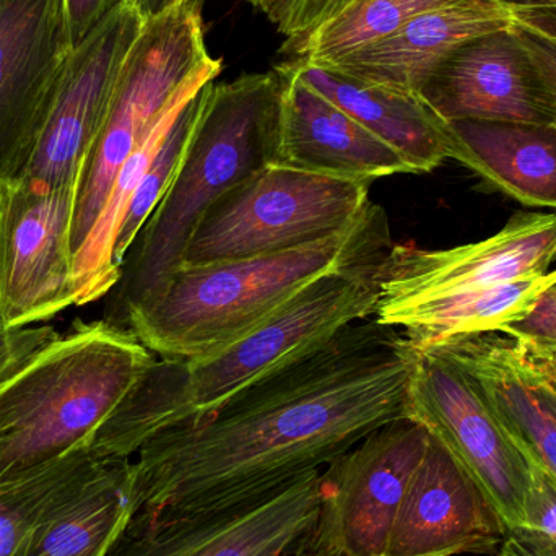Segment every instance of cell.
Returning a JSON list of instances; mask_svg holds the SVG:
<instances>
[{
	"label": "cell",
	"mask_w": 556,
	"mask_h": 556,
	"mask_svg": "<svg viewBox=\"0 0 556 556\" xmlns=\"http://www.w3.org/2000/svg\"><path fill=\"white\" fill-rule=\"evenodd\" d=\"M450 124L453 160L521 204L556 208V124Z\"/></svg>",
	"instance_id": "cell-21"
},
{
	"label": "cell",
	"mask_w": 556,
	"mask_h": 556,
	"mask_svg": "<svg viewBox=\"0 0 556 556\" xmlns=\"http://www.w3.org/2000/svg\"><path fill=\"white\" fill-rule=\"evenodd\" d=\"M294 556H306V555H294Z\"/></svg>",
	"instance_id": "cell-39"
},
{
	"label": "cell",
	"mask_w": 556,
	"mask_h": 556,
	"mask_svg": "<svg viewBox=\"0 0 556 556\" xmlns=\"http://www.w3.org/2000/svg\"><path fill=\"white\" fill-rule=\"evenodd\" d=\"M222 71L224 61L205 45L199 0H185L143 22L78 195L74 253L93 227L130 153L169 108L215 81Z\"/></svg>",
	"instance_id": "cell-6"
},
{
	"label": "cell",
	"mask_w": 556,
	"mask_h": 556,
	"mask_svg": "<svg viewBox=\"0 0 556 556\" xmlns=\"http://www.w3.org/2000/svg\"><path fill=\"white\" fill-rule=\"evenodd\" d=\"M126 0H65L72 46L80 42L111 10Z\"/></svg>",
	"instance_id": "cell-32"
},
{
	"label": "cell",
	"mask_w": 556,
	"mask_h": 556,
	"mask_svg": "<svg viewBox=\"0 0 556 556\" xmlns=\"http://www.w3.org/2000/svg\"><path fill=\"white\" fill-rule=\"evenodd\" d=\"M353 0H287L274 22L285 41H296L342 12Z\"/></svg>",
	"instance_id": "cell-29"
},
{
	"label": "cell",
	"mask_w": 556,
	"mask_h": 556,
	"mask_svg": "<svg viewBox=\"0 0 556 556\" xmlns=\"http://www.w3.org/2000/svg\"><path fill=\"white\" fill-rule=\"evenodd\" d=\"M450 0H353L342 12L296 41H285L281 54L326 64L378 41L415 16Z\"/></svg>",
	"instance_id": "cell-25"
},
{
	"label": "cell",
	"mask_w": 556,
	"mask_h": 556,
	"mask_svg": "<svg viewBox=\"0 0 556 556\" xmlns=\"http://www.w3.org/2000/svg\"><path fill=\"white\" fill-rule=\"evenodd\" d=\"M532 346H534V345H532ZM534 349H535V346H534ZM535 352H538V350H535ZM539 356H541L542 362L545 363V366H547L548 371H551L552 378H554L555 382H556V368H554V366H552L551 363H548L547 359H545L544 356L541 355V353H539Z\"/></svg>",
	"instance_id": "cell-38"
},
{
	"label": "cell",
	"mask_w": 556,
	"mask_h": 556,
	"mask_svg": "<svg viewBox=\"0 0 556 556\" xmlns=\"http://www.w3.org/2000/svg\"><path fill=\"white\" fill-rule=\"evenodd\" d=\"M438 350L476 379L529 463L556 480V382L532 343L493 332Z\"/></svg>",
	"instance_id": "cell-19"
},
{
	"label": "cell",
	"mask_w": 556,
	"mask_h": 556,
	"mask_svg": "<svg viewBox=\"0 0 556 556\" xmlns=\"http://www.w3.org/2000/svg\"><path fill=\"white\" fill-rule=\"evenodd\" d=\"M513 13L522 10L552 9L556 7V0H502Z\"/></svg>",
	"instance_id": "cell-35"
},
{
	"label": "cell",
	"mask_w": 556,
	"mask_h": 556,
	"mask_svg": "<svg viewBox=\"0 0 556 556\" xmlns=\"http://www.w3.org/2000/svg\"><path fill=\"white\" fill-rule=\"evenodd\" d=\"M515 25L556 41V7L513 13Z\"/></svg>",
	"instance_id": "cell-33"
},
{
	"label": "cell",
	"mask_w": 556,
	"mask_h": 556,
	"mask_svg": "<svg viewBox=\"0 0 556 556\" xmlns=\"http://www.w3.org/2000/svg\"><path fill=\"white\" fill-rule=\"evenodd\" d=\"M392 244L384 208L371 202L355 224L314 243L269 256L179 267L119 326L156 358H202L260 326L311 281L382 256Z\"/></svg>",
	"instance_id": "cell-3"
},
{
	"label": "cell",
	"mask_w": 556,
	"mask_h": 556,
	"mask_svg": "<svg viewBox=\"0 0 556 556\" xmlns=\"http://www.w3.org/2000/svg\"><path fill=\"white\" fill-rule=\"evenodd\" d=\"M323 470L276 492L175 519L130 516L104 556H294L316 525Z\"/></svg>",
	"instance_id": "cell-11"
},
{
	"label": "cell",
	"mask_w": 556,
	"mask_h": 556,
	"mask_svg": "<svg viewBox=\"0 0 556 556\" xmlns=\"http://www.w3.org/2000/svg\"><path fill=\"white\" fill-rule=\"evenodd\" d=\"M410 412L479 483L506 528L526 521L531 463L459 363L438 349L418 350Z\"/></svg>",
	"instance_id": "cell-9"
},
{
	"label": "cell",
	"mask_w": 556,
	"mask_h": 556,
	"mask_svg": "<svg viewBox=\"0 0 556 556\" xmlns=\"http://www.w3.org/2000/svg\"><path fill=\"white\" fill-rule=\"evenodd\" d=\"M281 65L392 147L412 175L434 172L446 160H453L451 124L438 116L420 94L365 84L303 59Z\"/></svg>",
	"instance_id": "cell-20"
},
{
	"label": "cell",
	"mask_w": 556,
	"mask_h": 556,
	"mask_svg": "<svg viewBox=\"0 0 556 556\" xmlns=\"http://www.w3.org/2000/svg\"><path fill=\"white\" fill-rule=\"evenodd\" d=\"M555 283L556 270L519 278L410 307L395 314L384 326L402 330L418 350L440 349L470 337L506 332Z\"/></svg>",
	"instance_id": "cell-23"
},
{
	"label": "cell",
	"mask_w": 556,
	"mask_h": 556,
	"mask_svg": "<svg viewBox=\"0 0 556 556\" xmlns=\"http://www.w3.org/2000/svg\"><path fill=\"white\" fill-rule=\"evenodd\" d=\"M556 285V283H555Z\"/></svg>",
	"instance_id": "cell-40"
},
{
	"label": "cell",
	"mask_w": 556,
	"mask_h": 556,
	"mask_svg": "<svg viewBox=\"0 0 556 556\" xmlns=\"http://www.w3.org/2000/svg\"><path fill=\"white\" fill-rule=\"evenodd\" d=\"M143 22L134 0H126L72 48L54 106L18 176L49 188L84 186L121 72Z\"/></svg>",
	"instance_id": "cell-12"
},
{
	"label": "cell",
	"mask_w": 556,
	"mask_h": 556,
	"mask_svg": "<svg viewBox=\"0 0 556 556\" xmlns=\"http://www.w3.org/2000/svg\"><path fill=\"white\" fill-rule=\"evenodd\" d=\"M556 260V214L513 217L498 233L447 250L392 244L382 263L375 319L519 278L544 276Z\"/></svg>",
	"instance_id": "cell-13"
},
{
	"label": "cell",
	"mask_w": 556,
	"mask_h": 556,
	"mask_svg": "<svg viewBox=\"0 0 556 556\" xmlns=\"http://www.w3.org/2000/svg\"><path fill=\"white\" fill-rule=\"evenodd\" d=\"M418 349L375 317L250 386L202 420L150 438L134 464V515L175 519L237 505L326 469L412 417Z\"/></svg>",
	"instance_id": "cell-1"
},
{
	"label": "cell",
	"mask_w": 556,
	"mask_h": 556,
	"mask_svg": "<svg viewBox=\"0 0 556 556\" xmlns=\"http://www.w3.org/2000/svg\"><path fill=\"white\" fill-rule=\"evenodd\" d=\"M80 186L0 179V324L33 326L74 307V224Z\"/></svg>",
	"instance_id": "cell-10"
},
{
	"label": "cell",
	"mask_w": 556,
	"mask_h": 556,
	"mask_svg": "<svg viewBox=\"0 0 556 556\" xmlns=\"http://www.w3.org/2000/svg\"><path fill=\"white\" fill-rule=\"evenodd\" d=\"M420 97L446 123L556 124L515 26L467 42L428 78Z\"/></svg>",
	"instance_id": "cell-16"
},
{
	"label": "cell",
	"mask_w": 556,
	"mask_h": 556,
	"mask_svg": "<svg viewBox=\"0 0 556 556\" xmlns=\"http://www.w3.org/2000/svg\"><path fill=\"white\" fill-rule=\"evenodd\" d=\"M61 332L52 324L5 327L0 324V389L9 384Z\"/></svg>",
	"instance_id": "cell-28"
},
{
	"label": "cell",
	"mask_w": 556,
	"mask_h": 556,
	"mask_svg": "<svg viewBox=\"0 0 556 556\" xmlns=\"http://www.w3.org/2000/svg\"><path fill=\"white\" fill-rule=\"evenodd\" d=\"M181 2H185V0H134L137 9H139L140 15L146 20L160 15V13L173 9V7Z\"/></svg>",
	"instance_id": "cell-34"
},
{
	"label": "cell",
	"mask_w": 556,
	"mask_h": 556,
	"mask_svg": "<svg viewBox=\"0 0 556 556\" xmlns=\"http://www.w3.org/2000/svg\"><path fill=\"white\" fill-rule=\"evenodd\" d=\"M526 521L506 528L496 556H556V480L532 464Z\"/></svg>",
	"instance_id": "cell-27"
},
{
	"label": "cell",
	"mask_w": 556,
	"mask_h": 556,
	"mask_svg": "<svg viewBox=\"0 0 556 556\" xmlns=\"http://www.w3.org/2000/svg\"><path fill=\"white\" fill-rule=\"evenodd\" d=\"M389 251L316 278L260 326L211 355L186 362L156 358L94 434L90 450L130 459L155 434L208 417L244 389L375 316Z\"/></svg>",
	"instance_id": "cell-2"
},
{
	"label": "cell",
	"mask_w": 556,
	"mask_h": 556,
	"mask_svg": "<svg viewBox=\"0 0 556 556\" xmlns=\"http://www.w3.org/2000/svg\"><path fill=\"white\" fill-rule=\"evenodd\" d=\"M103 456L78 447L0 483V556H22L33 532L93 476Z\"/></svg>",
	"instance_id": "cell-24"
},
{
	"label": "cell",
	"mask_w": 556,
	"mask_h": 556,
	"mask_svg": "<svg viewBox=\"0 0 556 556\" xmlns=\"http://www.w3.org/2000/svg\"><path fill=\"white\" fill-rule=\"evenodd\" d=\"M519 39L528 51L539 78L544 85L545 93L551 100L552 108L556 114V41L555 39L545 38V36L535 35L528 29L516 26Z\"/></svg>",
	"instance_id": "cell-31"
},
{
	"label": "cell",
	"mask_w": 556,
	"mask_h": 556,
	"mask_svg": "<svg viewBox=\"0 0 556 556\" xmlns=\"http://www.w3.org/2000/svg\"><path fill=\"white\" fill-rule=\"evenodd\" d=\"M281 90L276 71L208 85L172 185L127 256L108 320L119 326L130 309L159 293L181 267L189 238L208 208L270 165Z\"/></svg>",
	"instance_id": "cell-4"
},
{
	"label": "cell",
	"mask_w": 556,
	"mask_h": 556,
	"mask_svg": "<svg viewBox=\"0 0 556 556\" xmlns=\"http://www.w3.org/2000/svg\"><path fill=\"white\" fill-rule=\"evenodd\" d=\"M369 185L267 165L202 217L181 267L283 253L345 230L365 214Z\"/></svg>",
	"instance_id": "cell-7"
},
{
	"label": "cell",
	"mask_w": 556,
	"mask_h": 556,
	"mask_svg": "<svg viewBox=\"0 0 556 556\" xmlns=\"http://www.w3.org/2000/svg\"><path fill=\"white\" fill-rule=\"evenodd\" d=\"M134 508L132 460L103 456L93 476L33 532L22 556H104Z\"/></svg>",
	"instance_id": "cell-22"
},
{
	"label": "cell",
	"mask_w": 556,
	"mask_h": 556,
	"mask_svg": "<svg viewBox=\"0 0 556 556\" xmlns=\"http://www.w3.org/2000/svg\"><path fill=\"white\" fill-rule=\"evenodd\" d=\"M208 85H205L186 104L185 110L181 111L178 119H176L168 139H166L162 152L156 156L152 168L140 179L139 186H137L132 198H130L126 214H124L123 224H121L119 231H117L116 247H114V261H116V266L121 270L124 269V264H126L127 256H129L130 250L136 244L140 231L143 230L147 222H149V218L152 217L153 212L156 211L160 202H162L163 195L168 191L169 185H172L173 176H175L176 169H178L182 153H185L186 146H188L189 137H191L192 129H194L195 119H198Z\"/></svg>",
	"instance_id": "cell-26"
},
{
	"label": "cell",
	"mask_w": 556,
	"mask_h": 556,
	"mask_svg": "<svg viewBox=\"0 0 556 556\" xmlns=\"http://www.w3.org/2000/svg\"><path fill=\"white\" fill-rule=\"evenodd\" d=\"M505 532L492 500L430 433L427 453L395 516L384 556L492 554Z\"/></svg>",
	"instance_id": "cell-15"
},
{
	"label": "cell",
	"mask_w": 556,
	"mask_h": 556,
	"mask_svg": "<svg viewBox=\"0 0 556 556\" xmlns=\"http://www.w3.org/2000/svg\"><path fill=\"white\" fill-rule=\"evenodd\" d=\"M532 345H534V343H532ZM534 346L535 350H538V352L541 353V355L544 356V358L547 359L554 368H556V346Z\"/></svg>",
	"instance_id": "cell-37"
},
{
	"label": "cell",
	"mask_w": 556,
	"mask_h": 556,
	"mask_svg": "<svg viewBox=\"0 0 556 556\" xmlns=\"http://www.w3.org/2000/svg\"><path fill=\"white\" fill-rule=\"evenodd\" d=\"M251 5L256 7L261 12L266 13L269 16L270 22H276L278 13H280L281 7L285 5L287 0H247Z\"/></svg>",
	"instance_id": "cell-36"
},
{
	"label": "cell",
	"mask_w": 556,
	"mask_h": 556,
	"mask_svg": "<svg viewBox=\"0 0 556 556\" xmlns=\"http://www.w3.org/2000/svg\"><path fill=\"white\" fill-rule=\"evenodd\" d=\"M280 75V123L270 165L345 181L371 185L376 179L412 175L405 160L342 108L294 77Z\"/></svg>",
	"instance_id": "cell-17"
},
{
	"label": "cell",
	"mask_w": 556,
	"mask_h": 556,
	"mask_svg": "<svg viewBox=\"0 0 556 556\" xmlns=\"http://www.w3.org/2000/svg\"><path fill=\"white\" fill-rule=\"evenodd\" d=\"M513 26L515 15L502 0H450L386 38L314 65L365 84L420 94L428 78L467 42Z\"/></svg>",
	"instance_id": "cell-18"
},
{
	"label": "cell",
	"mask_w": 556,
	"mask_h": 556,
	"mask_svg": "<svg viewBox=\"0 0 556 556\" xmlns=\"http://www.w3.org/2000/svg\"><path fill=\"white\" fill-rule=\"evenodd\" d=\"M155 362L108 319L61 333L0 389V483L90 446Z\"/></svg>",
	"instance_id": "cell-5"
},
{
	"label": "cell",
	"mask_w": 556,
	"mask_h": 556,
	"mask_svg": "<svg viewBox=\"0 0 556 556\" xmlns=\"http://www.w3.org/2000/svg\"><path fill=\"white\" fill-rule=\"evenodd\" d=\"M503 333L521 337L538 346H556V285L545 290L534 307Z\"/></svg>",
	"instance_id": "cell-30"
},
{
	"label": "cell",
	"mask_w": 556,
	"mask_h": 556,
	"mask_svg": "<svg viewBox=\"0 0 556 556\" xmlns=\"http://www.w3.org/2000/svg\"><path fill=\"white\" fill-rule=\"evenodd\" d=\"M72 48L65 0H0V179L31 159Z\"/></svg>",
	"instance_id": "cell-14"
},
{
	"label": "cell",
	"mask_w": 556,
	"mask_h": 556,
	"mask_svg": "<svg viewBox=\"0 0 556 556\" xmlns=\"http://www.w3.org/2000/svg\"><path fill=\"white\" fill-rule=\"evenodd\" d=\"M428 443L430 431L421 421L399 418L327 466L319 515L298 555L384 556Z\"/></svg>",
	"instance_id": "cell-8"
}]
</instances>
